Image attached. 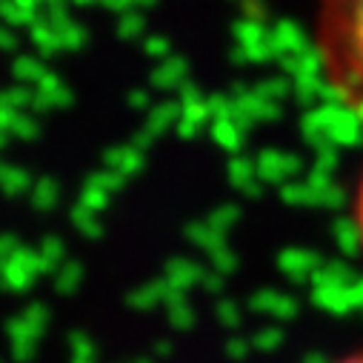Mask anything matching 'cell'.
Masks as SVG:
<instances>
[{"label": "cell", "instance_id": "cell-1", "mask_svg": "<svg viewBox=\"0 0 363 363\" xmlns=\"http://www.w3.org/2000/svg\"><path fill=\"white\" fill-rule=\"evenodd\" d=\"M312 52L329 95L363 123V0H315Z\"/></svg>", "mask_w": 363, "mask_h": 363}, {"label": "cell", "instance_id": "cell-2", "mask_svg": "<svg viewBox=\"0 0 363 363\" xmlns=\"http://www.w3.org/2000/svg\"><path fill=\"white\" fill-rule=\"evenodd\" d=\"M349 223H352V235H354V243L363 255V166L352 184V195H349Z\"/></svg>", "mask_w": 363, "mask_h": 363}, {"label": "cell", "instance_id": "cell-3", "mask_svg": "<svg viewBox=\"0 0 363 363\" xmlns=\"http://www.w3.org/2000/svg\"><path fill=\"white\" fill-rule=\"evenodd\" d=\"M332 363H363V346L360 349H352V352H346L340 357H335Z\"/></svg>", "mask_w": 363, "mask_h": 363}]
</instances>
